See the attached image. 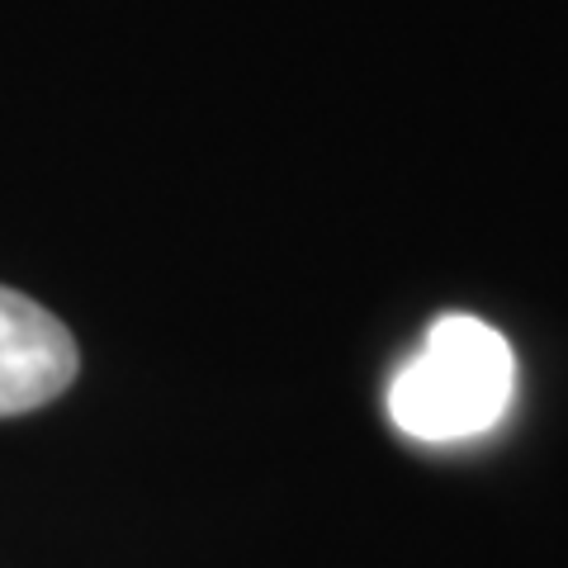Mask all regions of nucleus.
I'll return each mask as SVG.
<instances>
[{"label": "nucleus", "mask_w": 568, "mask_h": 568, "mask_svg": "<svg viewBox=\"0 0 568 568\" xmlns=\"http://www.w3.org/2000/svg\"><path fill=\"white\" fill-rule=\"evenodd\" d=\"M517 398V355L507 336L474 313H446L426 332L422 351L388 388V417L403 436L426 446L474 440Z\"/></svg>", "instance_id": "nucleus-1"}, {"label": "nucleus", "mask_w": 568, "mask_h": 568, "mask_svg": "<svg viewBox=\"0 0 568 568\" xmlns=\"http://www.w3.org/2000/svg\"><path fill=\"white\" fill-rule=\"evenodd\" d=\"M81 369V351L62 317L0 284V417L62 398Z\"/></svg>", "instance_id": "nucleus-2"}]
</instances>
